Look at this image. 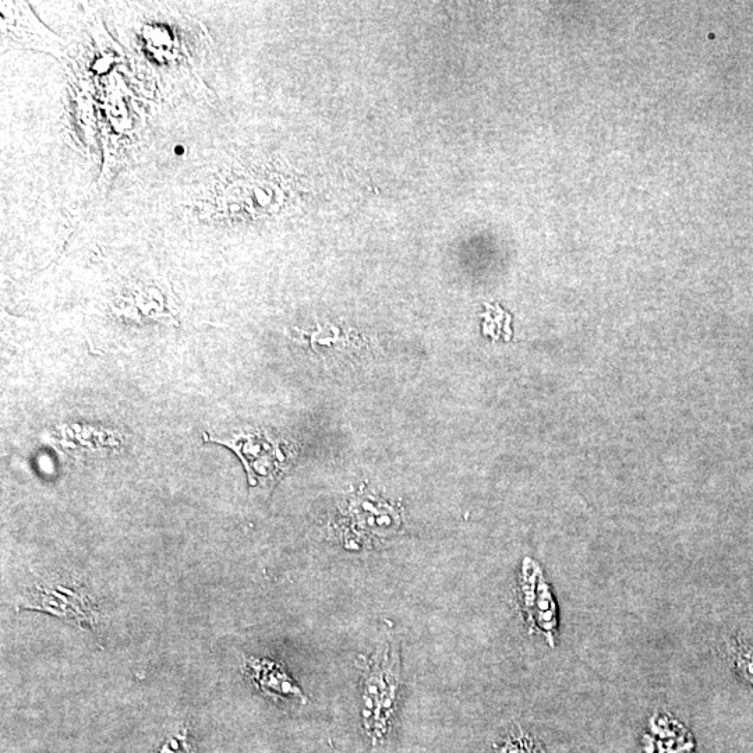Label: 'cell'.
<instances>
[{"instance_id": "1", "label": "cell", "mask_w": 753, "mask_h": 753, "mask_svg": "<svg viewBox=\"0 0 753 753\" xmlns=\"http://www.w3.org/2000/svg\"><path fill=\"white\" fill-rule=\"evenodd\" d=\"M401 685V659L397 646L385 643L383 650L374 656L362 691L363 719L367 730H384L395 706Z\"/></svg>"}, {"instance_id": "2", "label": "cell", "mask_w": 753, "mask_h": 753, "mask_svg": "<svg viewBox=\"0 0 753 753\" xmlns=\"http://www.w3.org/2000/svg\"><path fill=\"white\" fill-rule=\"evenodd\" d=\"M247 670H249L251 677L261 691L265 695L271 696L272 699L289 703H302V705L306 703L307 699L302 689L275 661L249 659L247 660Z\"/></svg>"}, {"instance_id": "3", "label": "cell", "mask_w": 753, "mask_h": 753, "mask_svg": "<svg viewBox=\"0 0 753 753\" xmlns=\"http://www.w3.org/2000/svg\"><path fill=\"white\" fill-rule=\"evenodd\" d=\"M530 579L532 581H528V586H525L526 608H528L530 618H533L536 625H539L544 631H550V622L553 614H551L550 610L549 592H547L546 586L539 579L533 578V576H530Z\"/></svg>"}, {"instance_id": "4", "label": "cell", "mask_w": 753, "mask_h": 753, "mask_svg": "<svg viewBox=\"0 0 753 753\" xmlns=\"http://www.w3.org/2000/svg\"><path fill=\"white\" fill-rule=\"evenodd\" d=\"M496 753H544L540 742L525 731L511 730L496 747Z\"/></svg>"}]
</instances>
